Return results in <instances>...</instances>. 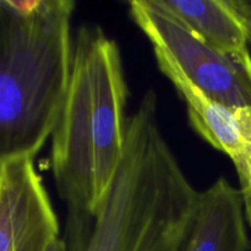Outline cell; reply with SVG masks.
Listing matches in <instances>:
<instances>
[{
	"label": "cell",
	"mask_w": 251,
	"mask_h": 251,
	"mask_svg": "<svg viewBox=\"0 0 251 251\" xmlns=\"http://www.w3.org/2000/svg\"><path fill=\"white\" fill-rule=\"evenodd\" d=\"M126 102L118 44L100 27L80 28L65 100L51 134V171L69 211L68 251H82L123 159Z\"/></svg>",
	"instance_id": "1"
},
{
	"label": "cell",
	"mask_w": 251,
	"mask_h": 251,
	"mask_svg": "<svg viewBox=\"0 0 251 251\" xmlns=\"http://www.w3.org/2000/svg\"><path fill=\"white\" fill-rule=\"evenodd\" d=\"M71 0H0V166L33 159L58 123L74 56Z\"/></svg>",
	"instance_id": "2"
},
{
	"label": "cell",
	"mask_w": 251,
	"mask_h": 251,
	"mask_svg": "<svg viewBox=\"0 0 251 251\" xmlns=\"http://www.w3.org/2000/svg\"><path fill=\"white\" fill-rule=\"evenodd\" d=\"M130 15L153 46L201 92L227 107L251 105V54L230 55L194 33L156 0H134Z\"/></svg>",
	"instance_id": "3"
},
{
	"label": "cell",
	"mask_w": 251,
	"mask_h": 251,
	"mask_svg": "<svg viewBox=\"0 0 251 251\" xmlns=\"http://www.w3.org/2000/svg\"><path fill=\"white\" fill-rule=\"evenodd\" d=\"M59 222L33 159L0 166V251H44Z\"/></svg>",
	"instance_id": "4"
},
{
	"label": "cell",
	"mask_w": 251,
	"mask_h": 251,
	"mask_svg": "<svg viewBox=\"0 0 251 251\" xmlns=\"http://www.w3.org/2000/svg\"><path fill=\"white\" fill-rule=\"evenodd\" d=\"M154 55L161 71L185 102L194 130L232 159L238 178L244 176L251 157V105L233 108L211 100L188 80L166 54L154 50Z\"/></svg>",
	"instance_id": "5"
},
{
	"label": "cell",
	"mask_w": 251,
	"mask_h": 251,
	"mask_svg": "<svg viewBox=\"0 0 251 251\" xmlns=\"http://www.w3.org/2000/svg\"><path fill=\"white\" fill-rule=\"evenodd\" d=\"M240 189L220 178L200 193L193 229L183 251H250Z\"/></svg>",
	"instance_id": "6"
},
{
	"label": "cell",
	"mask_w": 251,
	"mask_h": 251,
	"mask_svg": "<svg viewBox=\"0 0 251 251\" xmlns=\"http://www.w3.org/2000/svg\"><path fill=\"white\" fill-rule=\"evenodd\" d=\"M194 33L221 51L248 55V29L230 0H156Z\"/></svg>",
	"instance_id": "7"
},
{
	"label": "cell",
	"mask_w": 251,
	"mask_h": 251,
	"mask_svg": "<svg viewBox=\"0 0 251 251\" xmlns=\"http://www.w3.org/2000/svg\"><path fill=\"white\" fill-rule=\"evenodd\" d=\"M240 183V191L243 194L245 203V213H247L248 225L251 227V157L248 162L247 171L244 176L239 178Z\"/></svg>",
	"instance_id": "8"
},
{
	"label": "cell",
	"mask_w": 251,
	"mask_h": 251,
	"mask_svg": "<svg viewBox=\"0 0 251 251\" xmlns=\"http://www.w3.org/2000/svg\"><path fill=\"white\" fill-rule=\"evenodd\" d=\"M230 2H232L235 11L242 17L243 22L248 29L249 42L251 43V1L249 0H230Z\"/></svg>",
	"instance_id": "9"
},
{
	"label": "cell",
	"mask_w": 251,
	"mask_h": 251,
	"mask_svg": "<svg viewBox=\"0 0 251 251\" xmlns=\"http://www.w3.org/2000/svg\"><path fill=\"white\" fill-rule=\"evenodd\" d=\"M44 251H68L66 250V245L64 243L63 239H60V237L55 238V239L51 240L48 245H47L46 250Z\"/></svg>",
	"instance_id": "10"
}]
</instances>
